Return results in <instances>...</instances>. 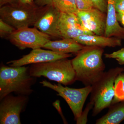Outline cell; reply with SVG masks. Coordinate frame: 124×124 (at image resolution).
<instances>
[{
	"label": "cell",
	"mask_w": 124,
	"mask_h": 124,
	"mask_svg": "<svg viewBox=\"0 0 124 124\" xmlns=\"http://www.w3.org/2000/svg\"><path fill=\"white\" fill-rule=\"evenodd\" d=\"M103 48L85 46L71 60L76 81H80L85 86H92L101 77L106 68L102 58Z\"/></svg>",
	"instance_id": "obj_1"
},
{
	"label": "cell",
	"mask_w": 124,
	"mask_h": 124,
	"mask_svg": "<svg viewBox=\"0 0 124 124\" xmlns=\"http://www.w3.org/2000/svg\"><path fill=\"white\" fill-rule=\"evenodd\" d=\"M35 77L29 73V68L7 66L0 68V99L12 93L20 95H30L33 92L31 86L35 83Z\"/></svg>",
	"instance_id": "obj_2"
},
{
	"label": "cell",
	"mask_w": 124,
	"mask_h": 124,
	"mask_svg": "<svg viewBox=\"0 0 124 124\" xmlns=\"http://www.w3.org/2000/svg\"><path fill=\"white\" fill-rule=\"evenodd\" d=\"M124 71L121 67L111 68L104 73L93 85L90 102L93 103L92 115L95 116L111 104L115 95V81L120 73Z\"/></svg>",
	"instance_id": "obj_3"
},
{
	"label": "cell",
	"mask_w": 124,
	"mask_h": 124,
	"mask_svg": "<svg viewBox=\"0 0 124 124\" xmlns=\"http://www.w3.org/2000/svg\"><path fill=\"white\" fill-rule=\"evenodd\" d=\"M29 71L31 76L44 77L65 85L72 84L76 81L71 60L68 58L32 64Z\"/></svg>",
	"instance_id": "obj_4"
},
{
	"label": "cell",
	"mask_w": 124,
	"mask_h": 124,
	"mask_svg": "<svg viewBox=\"0 0 124 124\" xmlns=\"http://www.w3.org/2000/svg\"><path fill=\"white\" fill-rule=\"evenodd\" d=\"M41 10L35 3L23 4L18 0L0 7V19L17 30L34 26Z\"/></svg>",
	"instance_id": "obj_5"
},
{
	"label": "cell",
	"mask_w": 124,
	"mask_h": 124,
	"mask_svg": "<svg viewBox=\"0 0 124 124\" xmlns=\"http://www.w3.org/2000/svg\"><path fill=\"white\" fill-rule=\"evenodd\" d=\"M40 83L44 87L56 91L58 93L57 95L64 99L70 107L76 120L81 115L86 98L92 90L91 86L75 89L64 87L59 83L53 84L46 80L42 81Z\"/></svg>",
	"instance_id": "obj_6"
},
{
	"label": "cell",
	"mask_w": 124,
	"mask_h": 124,
	"mask_svg": "<svg viewBox=\"0 0 124 124\" xmlns=\"http://www.w3.org/2000/svg\"><path fill=\"white\" fill-rule=\"evenodd\" d=\"M10 41L20 49L43 48L51 36L36 28L29 27L16 30L8 36Z\"/></svg>",
	"instance_id": "obj_7"
},
{
	"label": "cell",
	"mask_w": 124,
	"mask_h": 124,
	"mask_svg": "<svg viewBox=\"0 0 124 124\" xmlns=\"http://www.w3.org/2000/svg\"><path fill=\"white\" fill-rule=\"evenodd\" d=\"M28 100L27 95L9 94L1 100L0 124H20V114Z\"/></svg>",
	"instance_id": "obj_8"
},
{
	"label": "cell",
	"mask_w": 124,
	"mask_h": 124,
	"mask_svg": "<svg viewBox=\"0 0 124 124\" xmlns=\"http://www.w3.org/2000/svg\"><path fill=\"white\" fill-rule=\"evenodd\" d=\"M81 26L94 35L104 36L107 15L95 8L85 11H79L76 14Z\"/></svg>",
	"instance_id": "obj_9"
},
{
	"label": "cell",
	"mask_w": 124,
	"mask_h": 124,
	"mask_svg": "<svg viewBox=\"0 0 124 124\" xmlns=\"http://www.w3.org/2000/svg\"><path fill=\"white\" fill-rule=\"evenodd\" d=\"M60 13L53 5L42 7L34 27L51 37L60 38L59 22Z\"/></svg>",
	"instance_id": "obj_10"
},
{
	"label": "cell",
	"mask_w": 124,
	"mask_h": 124,
	"mask_svg": "<svg viewBox=\"0 0 124 124\" xmlns=\"http://www.w3.org/2000/svg\"><path fill=\"white\" fill-rule=\"evenodd\" d=\"M72 56V54L58 53L52 50L41 48L33 49L28 54L17 60L7 62L10 66L20 67L29 64H36L67 58Z\"/></svg>",
	"instance_id": "obj_11"
},
{
	"label": "cell",
	"mask_w": 124,
	"mask_h": 124,
	"mask_svg": "<svg viewBox=\"0 0 124 124\" xmlns=\"http://www.w3.org/2000/svg\"><path fill=\"white\" fill-rule=\"evenodd\" d=\"M106 28L104 36L124 40V29L120 26L116 17L115 0H107Z\"/></svg>",
	"instance_id": "obj_12"
},
{
	"label": "cell",
	"mask_w": 124,
	"mask_h": 124,
	"mask_svg": "<svg viewBox=\"0 0 124 124\" xmlns=\"http://www.w3.org/2000/svg\"><path fill=\"white\" fill-rule=\"evenodd\" d=\"M81 44L85 46H96L104 48L121 45V39L115 37H107L96 35H82L73 38Z\"/></svg>",
	"instance_id": "obj_13"
},
{
	"label": "cell",
	"mask_w": 124,
	"mask_h": 124,
	"mask_svg": "<svg viewBox=\"0 0 124 124\" xmlns=\"http://www.w3.org/2000/svg\"><path fill=\"white\" fill-rule=\"evenodd\" d=\"M84 46L72 38H62L58 40H50L44 46L43 48L58 53L77 54Z\"/></svg>",
	"instance_id": "obj_14"
},
{
	"label": "cell",
	"mask_w": 124,
	"mask_h": 124,
	"mask_svg": "<svg viewBox=\"0 0 124 124\" xmlns=\"http://www.w3.org/2000/svg\"><path fill=\"white\" fill-rule=\"evenodd\" d=\"M111 104L106 114L96 121V124H118L124 120V101Z\"/></svg>",
	"instance_id": "obj_15"
},
{
	"label": "cell",
	"mask_w": 124,
	"mask_h": 124,
	"mask_svg": "<svg viewBox=\"0 0 124 124\" xmlns=\"http://www.w3.org/2000/svg\"><path fill=\"white\" fill-rule=\"evenodd\" d=\"M78 27L82 26L76 15L61 12L59 22V32L61 29Z\"/></svg>",
	"instance_id": "obj_16"
},
{
	"label": "cell",
	"mask_w": 124,
	"mask_h": 124,
	"mask_svg": "<svg viewBox=\"0 0 124 124\" xmlns=\"http://www.w3.org/2000/svg\"><path fill=\"white\" fill-rule=\"evenodd\" d=\"M53 5L62 13L76 15L79 11L76 0H54Z\"/></svg>",
	"instance_id": "obj_17"
},
{
	"label": "cell",
	"mask_w": 124,
	"mask_h": 124,
	"mask_svg": "<svg viewBox=\"0 0 124 124\" xmlns=\"http://www.w3.org/2000/svg\"><path fill=\"white\" fill-rule=\"evenodd\" d=\"M124 101V73H120L115 81V95L111 104Z\"/></svg>",
	"instance_id": "obj_18"
},
{
	"label": "cell",
	"mask_w": 124,
	"mask_h": 124,
	"mask_svg": "<svg viewBox=\"0 0 124 124\" xmlns=\"http://www.w3.org/2000/svg\"><path fill=\"white\" fill-rule=\"evenodd\" d=\"M16 30L13 27L0 18V36L1 38L8 37Z\"/></svg>",
	"instance_id": "obj_19"
},
{
	"label": "cell",
	"mask_w": 124,
	"mask_h": 124,
	"mask_svg": "<svg viewBox=\"0 0 124 124\" xmlns=\"http://www.w3.org/2000/svg\"><path fill=\"white\" fill-rule=\"evenodd\" d=\"M105 58L115 59L120 65L124 64V48L111 54H105Z\"/></svg>",
	"instance_id": "obj_20"
},
{
	"label": "cell",
	"mask_w": 124,
	"mask_h": 124,
	"mask_svg": "<svg viewBox=\"0 0 124 124\" xmlns=\"http://www.w3.org/2000/svg\"><path fill=\"white\" fill-rule=\"evenodd\" d=\"M93 103L90 101L86 105L84 111H82L81 115L79 118L76 120V124H86L88 121L87 116L89 111L93 109Z\"/></svg>",
	"instance_id": "obj_21"
},
{
	"label": "cell",
	"mask_w": 124,
	"mask_h": 124,
	"mask_svg": "<svg viewBox=\"0 0 124 124\" xmlns=\"http://www.w3.org/2000/svg\"><path fill=\"white\" fill-rule=\"evenodd\" d=\"M76 3L79 11H85L94 8L90 0H76Z\"/></svg>",
	"instance_id": "obj_22"
},
{
	"label": "cell",
	"mask_w": 124,
	"mask_h": 124,
	"mask_svg": "<svg viewBox=\"0 0 124 124\" xmlns=\"http://www.w3.org/2000/svg\"><path fill=\"white\" fill-rule=\"evenodd\" d=\"M94 8L104 13H107V0H90Z\"/></svg>",
	"instance_id": "obj_23"
},
{
	"label": "cell",
	"mask_w": 124,
	"mask_h": 124,
	"mask_svg": "<svg viewBox=\"0 0 124 124\" xmlns=\"http://www.w3.org/2000/svg\"><path fill=\"white\" fill-rule=\"evenodd\" d=\"M115 2L116 13H124V0H115Z\"/></svg>",
	"instance_id": "obj_24"
},
{
	"label": "cell",
	"mask_w": 124,
	"mask_h": 124,
	"mask_svg": "<svg viewBox=\"0 0 124 124\" xmlns=\"http://www.w3.org/2000/svg\"><path fill=\"white\" fill-rule=\"evenodd\" d=\"M54 0H35L34 3L39 7H43L53 5Z\"/></svg>",
	"instance_id": "obj_25"
},
{
	"label": "cell",
	"mask_w": 124,
	"mask_h": 124,
	"mask_svg": "<svg viewBox=\"0 0 124 124\" xmlns=\"http://www.w3.org/2000/svg\"><path fill=\"white\" fill-rule=\"evenodd\" d=\"M117 21L119 22L123 26L124 29V13H116Z\"/></svg>",
	"instance_id": "obj_26"
},
{
	"label": "cell",
	"mask_w": 124,
	"mask_h": 124,
	"mask_svg": "<svg viewBox=\"0 0 124 124\" xmlns=\"http://www.w3.org/2000/svg\"><path fill=\"white\" fill-rule=\"evenodd\" d=\"M17 1V0H0V6H3L7 4H11Z\"/></svg>",
	"instance_id": "obj_27"
},
{
	"label": "cell",
	"mask_w": 124,
	"mask_h": 124,
	"mask_svg": "<svg viewBox=\"0 0 124 124\" xmlns=\"http://www.w3.org/2000/svg\"><path fill=\"white\" fill-rule=\"evenodd\" d=\"M18 0L19 1H20V2L24 4V0Z\"/></svg>",
	"instance_id": "obj_28"
},
{
	"label": "cell",
	"mask_w": 124,
	"mask_h": 124,
	"mask_svg": "<svg viewBox=\"0 0 124 124\" xmlns=\"http://www.w3.org/2000/svg\"></svg>",
	"instance_id": "obj_29"
}]
</instances>
